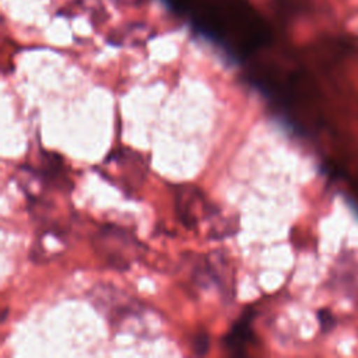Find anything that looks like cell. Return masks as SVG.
<instances>
[{
	"mask_svg": "<svg viewBox=\"0 0 358 358\" xmlns=\"http://www.w3.org/2000/svg\"><path fill=\"white\" fill-rule=\"evenodd\" d=\"M208 337L207 334H197L194 338H193V350H194V354L197 355H203L207 352L208 350Z\"/></svg>",
	"mask_w": 358,
	"mask_h": 358,
	"instance_id": "obj_4",
	"label": "cell"
},
{
	"mask_svg": "<svg viewBox=\"0 0 358 358\" xmlns=\"http://www.w3.org/2000/svg\"><path fill=\"white\" fill-rule=\"evenodd\" d=\"M211 281H215L221 289V292L232 298L234 294V274H232V267L229 266L228 260L224 259L222 255L214 253V259L207 260Z\"/></svg>",
	"mask_w": 358,
	"mask_h": 358,
	"instance_id": "obj_3",
	"label": "cell"
},
{
	"mask_svg": "<svg viewBox=\"0 0 358 358\" xmlns=\"http://www.w3.org/2000/svg\"><path fill=\"white\" fill-rule=\"evenodd\" d=\"M253 317V312H243L239 320L234 324L231 331L224 338V345L232 354H243L246 345L253 338V333L250 329V320Z\"/></svg>",
	"mask_w": 358,
	"mask_h": 358,
	"instance_id": "obj_2",
	"label": "cell"
},
{
	"mask_svg": "<svg viewBox=\"0 0 358 358\" xmlns=\"http://www.w3.org/2000/svg\"><path fill=\"white\" fill-rule=\"evenodd\" d=\"M136 239L124 232V229L115 225L103 227L98 234V242L95 248L99 255L103 256L115 267H127L131 260V252L134 250Z\"/></svg>",
	"mask_w": 358,
	"mask_h": 358,
	"instance_id": "obj_1",
	"label": "cell"
}]
</instances>
